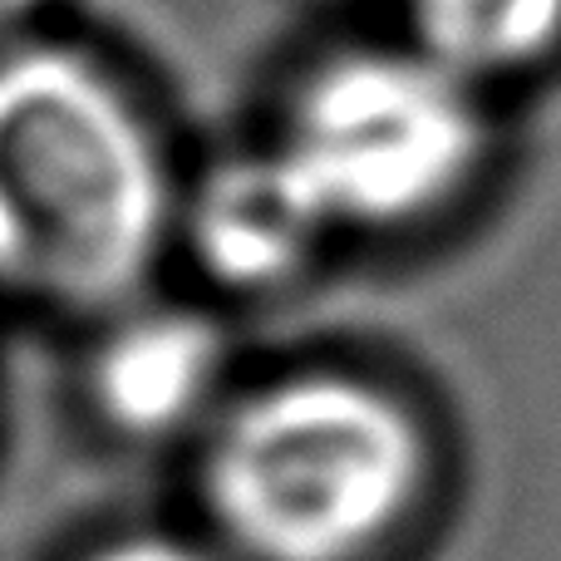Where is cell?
<instances>
[{
	"label": "cell",
	"mask_w": 561,
	"mask_h": 561,
	"mask_svg": "<svg viewBox=\"0 0 561 561\" xmlns=\"http://www.w3.org/2000/svg\"><path fill=\"white\" fill-rule=\"evenodd\" d=\"M434 448L419 414L350 369L242 394L203 454V503L247 561H365L419 507Z\"/></svg>",
	"instance_id": "7a4b0ae2"
},
{
	"label": "cell",
	"mask_w": 561,
	"mask_h": 561,
	"mask_svg": "<svg viewBox=\"0 0 561 561\" xmlns=\"http://www.w3.org/2000/svg\"><path fill=\"white\" fill-rule=\"evenodd\" d=\"M183 227L197 266L227 290H272L296 280L330 232L276 148L217 163L197 183Z\"/></svg>",
	"instance_id": "277c9868"
},
{
	"label": "cell",
	"mask_w": 561,
	"mask_h": 561,
	"mask_svg": "<svg viewBox=\"0 0 561 561\" xmlns=\"http://www.w3.org/2000/svg\"><path fill=\"white\" fill-rule=\"evenodd\" d=\"M419 55L463 84L513 75L552 55L561 39V0H404Z\"/></svg>",
	"instance_id": "8992f818"
},
{
	"label": "cell",
	"mask_w": 561,
	"mask_h": 561,
	"mask_svg": "<svg viewBox=\"0 0 561 561\" xmlns=\"http://www.w3.org/2000/svg\"><path fill=\"white\" fill-rule=\"evenodd\" d=\"M84 561H222V557L203 552V547H193V542H178V537L148 533V537H118V542L99 547V552Z\"/></svg>",
	"instance_id": "52a82bcc"
},
{
	"label": "cell",
	"mask_w": 561,
	"mask_h": 561,
	"mask_svg": "<svg viewBox=\"0 0 561 561\" xmlns=\"http://www.w3.org/2000/svg\"><path fill=\"white\" fill-rule=\"evenodd\" d=\"M222 375V330L203 310H138L94 355V404L134 438L178 434Z\"/></svg>",
	"instance_id": "5b68a950"
},
{
	"label": "cell",
	"mask_w": 561,
	"mask_h": 561,
	"mask_svg": "<svg viewBox=\"0 0 561 561\" xmlns=\"http://www.w3.org/2000/svg\"><path fill=\"white\" fill-rule=\"evenodd\" d=\"M35 5H39V0H0V35H5V30H15Z\"/></svg>",
	"instance_id": "ba28073f"
},
{
	"label": "cell",
	"mask_w": 561,
	"mask_h": 561,
	"mask_svg": "<svg viewBox=\"0 0 561 561\" xmlns=\"http://www.w3.org/2000/svg\"><path fill=\"white\" fill-rule=\"evenodd\" d=\"M168 232V158L124 84L65 45L0 55V286L124 306Z\"/></svg>",
	"instance_id": "6da1fadb"
},
{
	"label": "cell",
	"mask_w": 561,
	"mask_h": 561,
	"mask_svg": "<svg viewBox=\"0 0 561 561\" xmlns=\"http://www.w3.org/2000/svg\"><path fill=\"white\" fill-rule=\"evenodd\" d=\"M276 153L330 227H409L473 183L488 124L419 49H350L310 69Z\"/></svg>",
	"instance_id": "3957f363"
}]
</instances>
